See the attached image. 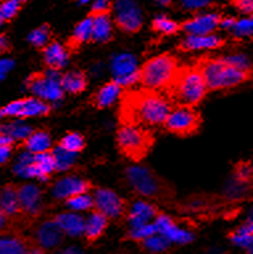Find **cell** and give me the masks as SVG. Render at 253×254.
I'll return each instance as SVG.
<instances>
[{
	"label": "cell",
	"instance_id": "obj_55",
	"mask_svg": "<svg viewBox=\"0 0 253 254\" xmlns=\"http://www.w3.org/2000/svg\"><path fill=\"white\" fill-rule=\"evenodd\" d=\"M246 251H247V253H248V254H253V243H252V244H251L250 247L247 248Z\"/></svg>",
	"mask_w": 253,
	"mask_h": 254
},
{
	"label": "cell",
	"instance_id": "obj_7",
	"mask_svg": "<svg viewBox=\"0 0 253 254\" xmlns=\"http://www.w3.org/2000/svg\"><path fill=\"white\" fill-rule=\"evenodd\" d=\"M202 120L194 107L177 106L170 111L163 126L168 132L178 137L193 136L199 130Z\"/></svg>",
	"mask_w": 253,
	"mask_h": 254
},
{
	"label": "cell",
	"instance_id": "obj_18",
	"mask_svg": "<svg viewBox=\"0 0 253 254\" xmlns=\"http://www.w3.org/2000/svg\"><path fill=\"white\" fill-rule=\"evenodd\" d=\"M224 44V40L215 33L203 36H189L178 45L181 52H194V50L218 49Z\"/></svg>",
	"mask_w": 253,
	"mask_h": 254
},
{
	"label": "cell",
	"instance_id": "obj_14",
	"mask_svg": "<svg viewBox=\"0 0 253 254\" xmlns=\"http://www.w3.org/2000/svg\"><path fill=\"white\" fill-rule=\"evenodd\" d=\"M222 16L216 12L200 13L193 19L187 20L182 24V29L189 36H203L211 34L219 28V21Z\"/></svg>",
	"mask_w": 253,
	"mask_h": 254
},
{
	"label": "cell",
	"instance_id": "obj_8",
	"mask_svg": "<svg viewBox=\"0 0 253 254\" xmlns=\"http://www.w3.org/2000/svg\"><path fill=\"white\" fill-rule=\"evenodd\" d=\"M27 88L38 99L57 102L64 96V90L61 86V75L58 71H40L30 74L25 82Z\"/></svg>",
	"mask_w": 253,
	"mask_h": 254
},
{
	"label": "cell",
	"instance_id": "obj_25",
	"mask_svg": "<svg viewBox=\"0 0 253 254\" xmlns=\"http://www.w3.org/2000/svg\"><path fill=\"white\" fill-rule=\"evenodd\" d=\"M87 84H88V78L86 72L82 70H73L61 75L62 90L73 95H78L81 92H84L87 88Z\"/></svg>",
	"mask_w": 253,
	"mask_h": 254
},
{
	"label": "cell",
	"instance_id": "obj_6",
	"mask_svg": "<svg viewBox=\"0 0 253 254\" xmlns=\"http://www.w3.org/2000/svg\"><path fill=\"white\" fill-rule=\"evenodd\" d=\"M197 67L202 72L208 90H226L236 87L248 79V72L231 67L220 58L218 60H202Z\"/></svg>",
	"mask_w": 253,
	"mask_h": 254
},
{
	"label": "cell",
	"instance_id": "obj_36",
	"mask_svg": "<svg viewBox=\"0 0 253 254\" xmlns=\"http://www.w3.org/2000/svg\"><path fill=\"white\" fill-rule=\"evenodd\" d=\"M157 233V228H156L155 224H144V225H140V227H135L129 231L127 239L132 240V241H136V243H141L148 237L156 235Z\"/></svg>",
	"mask_w": 253,
	"mask_h": 254
},
{
	"label": "cell",
	"instance_id": "obj_51",
	"mask_svg": "<svg viewBox=\"0 0 253 254\" xmlns=\"http://www.w3.org/2000/svg\"><path fill=\"white\" fill-rule=\"evenodd\" d=\"M8 50V42L7 38L4 36H0V53H4Z\"/></svg>",
	"mask_w": 253,
	"mask_h": 254
},
{
	"label": "cell",
	"instance_id": "obj_9",
	"mask_svg": "<svg viewBox=\"0 0 253 254\" xmlns=\"http://www.w3.org/2000/svg\"><path fill=\"white\" fill-rule=\"evenodd\" d=\"M115 23L125 33H136L143 27V13L135 0H116Z\"/></svg>",
	"mask_w": 253,
	"mask_h": 254
},
{
	"label": "cell",
	"instance_id": "obj_28",
	"mask_svg": "<svg viewBox=\"0 0 253 254\" xmlns=\"http://www.w3.org/2000/svg\"><path fill=\"white\" fill-rule=\"evenodd\" d=\"M50 145H52V141H50L49 133L45 130H36V132L30 133L24 140L23 146L28 149L32 154H38V153L48 152Z\"/></svg>",
	"mask_w": 253,
	"mask_h": 254
},
{
	"label": "cell",
	"instance_id": "obj_20",
	"mask_svg": "<svg viewBox=\"0 0 253 254\" xmlns=\"http://www.w3.org/2000/svg\"><path fill=\"white\" fill-rule=\"evenodd\" d=\"M108 221H110V219L106 215H103L102 212H99L96 209L92 211L84 223V235L87 243L94 244L95 241H98L108 227Z\"/></svg>",
	"mask_w": 253,
	"mask_h": 254
},
{
	"label": "cell",
	"instance_id": "obj_29",
	"mask_svg": "<svg viewBox=\"0 0 253 254\" xmlns=\"http://www.w3.org/2000/svg\"><path fill=\"white\" fill-rule=\"evenodd\" d=\"M33 165L36 169V174L38 179H48L54 170H57L56 158L52 152H44L33 154Z\"/></svg>",
	"mask_w": 253,
	"mask_h": 254
},
{
	"label": "cell",
	"instance_id": "obj_31",
	"mask_svg": "<svg viewBox=\"0 0 253 254\" xmlns=\"http://www.w3.org/2000/svg\"><path fill=\"white\" fill-rule=\"evenodd\" d=\"M251 191L250 183L242 182L234 177L230 182L224 187V196L228 197L230 200H239L247 196V193Z\"/></svg>",
	"mask_w": 253,
	"mask_h": 254
},
{
	"label": "cell",
	"instance_id": "obj_11",
	"mask_svg": "<svg viewBox=\"0 0 253 254\" xmlns=\"http://www.w3.org/2000/svg\"><path fill=\"white\" fill-rule=\"evenodd\" d=\"M64 239L65 233L62 232V229L57 225L53 219H48L34 228L30 243L33 247H37L46 252L60 247Z\"/></svg>",
	"mask_w": 253,
	"mask_h": 254
},
{
	"label": "cell",
	"instance_id": "obj_2",
	"mask_svg": "<svg viewBox=\"0 0 253 254\" xmlns=\"http://www.w3.org/2000/svg\"><path fill=\"white\" fill-rule=\"evenodd\" d=\"M204 78L197 66H183L178 68L173 80L163 92L171 104L183 107L198 106L207 92Z\"/></svg>",
	"mask_w": 253,
	"mask_h": 254
},
{
	"label": "cell",
	"instance_id": "obj_15",
	"mask_svg": "<svg viewBox=\"0 0 253 254\" xmlns=\"http://www.w3.org/2000/svg\"><path fill=\"white\" fill-rule=\"evenodd\" d=\"M92 189L91 183L86 179L77 178V177H66L60 179L53 187V195L57 199L66 200L68 197L78 195V193H86Z\"/></svg>",
	"mask_w": 253,
	"mask_h": 254
},
{
	"label": "cell",
	"instance_id": "obj_13",
	"mask_svg": "<svg viewBox=\"0 0 253 254\" xmlns=\"http://www.w3.org/2000/svg\"><path fill=\"white\" fill-rule=\"evenodd\" d=\"M17 193L24 219L27 223L33 221L42 212V191L34 185H21L17 186Z\"/></svg>",
	"mask_w": 253,
	"mask_h": 254
},
{
	"label": "cell",
	"instance_id": "obj_12",
	"mask_svg": "<svg viewBox=\"0 0 253 254\" xmlns=\"http://www.w3.org/2000/svg\"><path fill=\"white\" fill-rule=\"evenodd\" d=\"M0 209L11 219L15 229H17L19 224H27L20 205L17 185L15 183H7L0 187Z\"/></svg>",
	"mask_w": 253,
	"mask_h": 254
},
{
	"label": "cell",
	"instance_id": "obj_4",
	"mask_svg": "<svg viewBox=\"0 0 253 254\" xmlns=\"http://www.w3.org/2000/svg\"><path fill=\"white\" fill-rule=\"evenodd\" d=\"M133 190L145 197L156 200H169L174 196V189L169 182L145 166H131L125 171Z\"/></svg>",
	"mask_w": 253,
	"mask_h": 254
},
{
	"label": "cell",
	"instance_id": "obj_3",
	"mask_svg": "<svg viewBox=\"0 0 253 254\" xmlns=\"http://www.w3.org/2000/svg\"><path fill=\"white\" fill-rule=\"evenodd\" d=\"M179 64L173 54L164 53L148 60L139 68V82L143 87L164 92L173 80Z\"/></svg>",
	"mask_w": 253,
	"mask_h": 254
},
{
	"label": "cell",
	"instance_id": "obj_27",
	"mask_svg": "<svg viewBox=\"0 0 253 254\" xmlns=\"http://www.w3.org/2000/svg\"><path fill=\"white\" fill-rule=\"evenodd\" d=\"M91 34H92V17L88 16V17L82 20L81 23L77 24V27L74 28V32H73V36L68 41V49L72 53L77 52L82 46V44L91 41Z\"/></svg>",
	"mask_w": 253,
	"mask_h": 254
},
{
	"label": "cell",
	"instance_id": "obj_34",
	"mask_svg": "<svg viewBox=\"0 0 253 254\" xmlns=\"http://www.w3.org/2000/svg\"><path fill=\"white\" fill-rule=\"evenodd\" d=\"M231 33L236 38H248L253 36V16H246L235 20Z\"/></svg>",
	"mask_w": 253,
	"mask_h": 254
},
{
	"label": "cell",
	"instance_id": "obj_35",
	"mask_svg": "<svg viewBox=\"0 0 253 254\" xmlns=\"http://www.w3.org/2000/svg\"><path fill=\"white\" fill-rule=\"evenodd\" d=\"M84 138L80 133H68L66 136L60 141L58 146H61L65 150H68L70 153H78L81 150H84Z\"/></svg>",
	"mask_w": 253,
	"mask_h": 254
},
{
	"label": "cell",
	"instance_id": "obj_10",
	"mask_svg": "<svg viewBox=\"0 0 253 254\" xmlns=\"http://www.w3.org/2000/svg\"><path fill=\"white\" fill-rule=\"evenodd\" d=\"M94 208L108 219H119L128 212L127 201L108 189H98L94 193Z\"/></svg>",
	"mask_w": 253,
	"mask_h": 254
},
{
	"label": "cell",
	"instance_id": "obj_60",
	"mask_svg": "<svg viewBox=\"0 0 253 254\" xmlns=\"http://www.w3.org/2000/svg\"><path fill=\"white\" fill-rule=\"evenodd\" d=\"M0 133H1V128H0Z\"/></svg>",
	"mask_w": 253,
	"mask_h": 254
},
{
	"label": "cell",
	"instance_id": "obj_39",
	"mask_svg": "<svg viewBox=\"0 0 253 254\" xmlns=\"http://www.w3.org/2000/svg\"><path fill=\"white\" fill-rule=\"evenodd\" d=\"M143 244V247L147 249V251L151 252H163L165 251L168 247H169L170 241L161 233H156V235L151 236V237H148L144 241H141Z\"/></svg>",
	"mask_w": 253,
	"mask_h": 254
},
{
	"label": "cell",
	"instance_id": "obj_54",
	"mask_svg": "<svg viewBox=\"0 0 253 254\" xmlns=\"http://www.w3.org/2000/svg\"><path fill=\"white\" fill-rule=\"evenodd\" d=\"M91 0H78V4L80 5H84V4H90Z\"/></svg>",
	"mask_w": 253,
	"mask_h": 254
},
{
	"label": "cell",
	"instance_id": "obj_42",
	"mask_svg": "<svg viewBox=\"0 0 253 254\" xmlns=\"http://www.w3.org/2000/svg\"><path fill=\"white\" fill-rule=\"evenodd\" d=\"M21 4H23L21 0H4L3 3L0 4V11L4 20L13 19L21 8Z\"/></svg>",
	"mask_w": 253,
	"mask_h": 254
},
{
	"label": "cell",
	"instance_id": "obj_40",
	"mask_svg": "<svg viewBox=\"0 0 253 254\" xmlns=\"http://www.w3.org/2000/svg\"><path fill=\"white\" fill-rule=\"evenodd\" d=\"M52 153H53L54 158H56L57 170H66V169L72 166L73 163H74V159H76L74 153L68 152V150H65L61 146H57Z\"/></svg>",
	"mask_w": 253,
	"mask_h": 254
},
{
	"label": "cell",
	"instance_id": "obj_17",
	"mask_svg": "<svg viewBox=\"0 0 253 254\" xmlns=\"http://www.w3.org/2000/svg\"><path fill=\"white\" fill-rule=\"evenodd\" d=\"M155 225L159 233L164 235L169 241H173V243L187 244L194 240V236L191 233L179 229L169 216L163 213H159V216L156 217Z\"/></svg>",
	"mask_w": 253,
	"mask_h": 254
},
{
	"label": "cell",
	"instance_id": "obj_19",
	"mask_svg": "<svg viewBox=\"0 0 253 254\" xmlns=\"http://www.w3.org/2000/svg\"><path fill=\"white\" fill-rule=\"evenodd\" d=\"M42 56H44V64L49 70L58 71L66 66L69 61V54L64 46L60 42H49L48 45L42 48Z\"/></svg>",
	"mask_w": 253,
	"mask_h": 254
},
{
	"label": "cell",
	"instance_id": "obj_57",
	"mask_svg": "<svg viewBox=\"0 0 253 254\" xmlns=\"http://www.w3.org/2000/svg\"><path fill=\"white\" fill-rule=\"evenodd\" d=\"M3 21H5V20H4L3 15H1V11H0V25H1V24H3Z\"/></svg>",
	"mask_w": 253,
	"mask_h": 254
},
{
	"label": "cell",
	"instance_id": "obj_30",
	"mask_svg": "<svg viewBox=\"0 0 253 254\" xmlns=\"http://www.w3.org/2000/svg\"><path fill=\"white\" fill-rule=\"evenodd\" d=\"M112 71L115 76H121L131 74L137 70L136 58L132 54H120L112 60Z\"/></svg>",
	"mask_w": 253,
	"mask_h": 254
},
{
	"label": "cell",
	"instance_id": "obj_41",
	"mask_svg": "<svg viewBox=\"0 0 253 254\" xmlns=\"http://www.w3.org/2000/svg\"><path fill=\"white\" fill-rule=\"evenodd\" d=\"M7 130H1V132L7 133L8 136H11L13 140H20L24 141L29 136L30 133L33 132L32 128L25 124H21V123H15V124H12V126L7 127Z\"/></svg>",
	"mask_w": 253,
	"mask_h": 254
},
{
	"label": "cell",
	"instance_id": "obj_47",
	"mask_svg": "<svg viewBox=\"0 0 253 254\" xmlns=\"http://www.w3.org/2000/svg\"><path fill=\"white\" fill-rule=\"evenodd\" d=\"M11 229H15L11 219H9V217H8L7 215L0 209V235H3V233L11 231Z\"/></svg>",
	"mask_w": 253,
	"mask_h": 254
},
{
	"label": "cell",
	"instance_id": "obj_22",
	"mask_svg": "<svg viewBox=\"0 0 253 254\" xmlns=\"http://www.w3.org/2000/svg\"><path fill=\"white\" fill-rule=\"evenodd\" d=\"M52 219L56 221L57 225L62 229L65 235L72 236V237H78V236L84 235L86 220L78 213H60V215H56Z\"/></svg>",
	"mask_w": 253,
	"mask_h": 254
},
{
	"label": "cell",
	"instance_id": "obj_16",
	"mask_svg": "<svg viewBox=\"0 0 253 254\" xmlns=\"http://www.w3.org/2000/svg\"><path fill=\"white\" fill-rule=\"evenodd\" d=\"M32 243L17 229L0 235V254H28Z\"/></svg>",
	"mask_w": 253,
	"mask_h": 254
},
{
	"label": "cell",
	"instance_id": "obj_45",
	"mask_svg": "<svg viewBox=\"0 0 253 254\" xmlns=\"http://www.w3.org/2000/svg\"><path fill=\"white\" fill-rule=\"evenodd\" d=\"M91 4H92V13L91 15L108 13L111 8L110 0H91Z\"/></svg>",
	"mask_w": 253,
	"mask_h": 254
},
{
	"label": "cell",
	"instance_id": "obj_49",
	"mask_svg": "<svg viewBox=\"0 0 253 254\" xmlns=\"http://www.w3.org/2000/svg\"><path fill=\"white\" fill-rule=\"evenodd\" d=\"M13 66V62L9 61V60H3V61H0V79H3L5 74H7L9 70Z\"/></svg>",
	"mask_w": 253,
	"mask_h": 254
},
{
	"label": "cell",
	"instance_id": "obj_32",
	"mask_svg": "<svg viewBox=\"0 0 253 254\" xmlns=\"http://www.w3.org/2000/svg\"><path fill=\"white\" fill-rule=\"evenodd\" d=\"M66 205L73 211H88L94 208V197L88 193H78L66 199Z\"/></svg>",
	"mask_w": 253,
	"mask_h": 254
},
{
	"label": "cell",
	"instance_id": "obj_37",
	"mask_svg": "<svg viewBox=\"0 0 253 254\" xmlns=\"http://www.w3.org/2000/svg\"><path fill=\"white\" fill-rule=\"evenodd\" d=\"M50 38V28L49 25H41L38 27L37 29L30 32L29 37H28V41L32 44L36 48H44V46L48 45Z\"/></svg>",
	"mask_w": 253,
	"mask_h": 254
},
{
	"label": "cell",
	"instance_id": "obj_5",
	"mask_svg": "<svg viewBox=\"0 0 253 254\" xmlns=\"http://www.w3.org/2000/svg\"><path fill=\"white\" fill-rule=\"evenodd\" d=\"M117 149L133 162H140L155 145V136L141 126H121L116 134Z\"/></svg>",
	"mask_w": 253,
	"mask_h": 254
},
{
	"label": "cell",
	"instance_id": "obj_24",
	"mask_svg": "<svg viewBox=\"0 0 253 254\" xmlns=\"http://www.w3.org/2000/svg\"><path fill=\"white\" fill-rule=\"evenodd\" d=\"M92 17V34L91 41L106 44L112 38V23L108 13L91 15Z\"/></svg>",
	"mask_w": 253,
	"mask_h": 254
},
{
	"label": "cell",
	"instance_id": "obj_23",
	"mask_svg": "<svg viewBox=\"0 0 253 254\" xmlns=\"http://www.w3.org/2000/svg\"><path fill=\"white\" fill-rule=\"evenodd\" d=\"M159 209L156 205L145 203V201H137L128 212V223L132 228L140 227L144 224L151 223L152 219L159 216Z\"/></svg>",
	"mask_w": 253,
	"mask_h": 254
},
{
	"label": "cell",
	"instance_id": "obj_21",
	"mask_svg": "<svg viewBox=\"0 0 253 254\" xmlns=\"http://www.w3.org/2000/svg\"><path fill=\"white\" fill-rule=\"evenodd\" d=\"M120 84L115 82V80H111V82L106 83L104 86H102L98 91L95 92L94 95L91 96V106L95 107L96 110H103L106 107L112 106L115 100L120 96Z\"/></svg>",
	"mask_w": 253,
	"mask_h": 254
},
{
	"label": "cell",
	"instance_id": "obj_33",
	"mask_svg": "<svg viewBox=\"0 0 253 254\" xmlns=\"http://www.w3.org/2000/svg\"><path fill=\"white\" fill-rule=\"evenodd\" d=\"M152 28L153 31H156L157 33L165 34V36H170V34L177 33L179 31V25H178L174 20L169 19L168 16L160 15L157 16L153 23H152Z\"/></svg>",
	"mask_w": 253,
	"mask_h": 254
},
{
	"label": "cell",
	"instance_id": "obj_53",
	"mask_svg": "<svg viewBox=\"0 0 253 254\" xmlns=\"http://www.w3.org/2000/svg\"><path fill=\"white\" fill-rule=\"evenodd\" d=\"M153 1L159 5H163V7H168L171 4V0H153Z\"/></svg>",
	"mask_w": 253,
	"mask_h": 254
},
{
	"label": "cell",
	"instance_id": "obj_44",
	"mask_svg": "<svg viewBox=\"0 0 253 254\" xmlns=\"http://www.w3.org/2000/svg\"><path fill=\"white\" fill-rule=\"evenodd\" d=\"M235 8L246 16H253V0H234Z\"/></svg>",
	"mask_w": 253,
	"mask_h": 254
},
{
	"label": "cell",
	"instance_id": "obj_59",
	"mask_svg": "<svg viewBox=\"0 0 253 254\" xmlns=\"http://www.w3.org/2000/svg\"><path fill=\"white\" fill-rule=\"evenodd\" d=\"M21 1H23V3H24V1H28V0H21Z\"/></svg>",
	"mask_w": 253,
	"mask_h": 254
},
{
	"label": "cell",
	"instance_id": "obj_1",
	"mask_svg": "<svg viewBox=\"0 0 253 254\" xmlns=\"http://www.w3.org/2000/svg\"><path fill=\"white\" fill-rule=\"evenodd\" d=\"M173 104L163 92L139 88L120 92L117 118L121 126H161L173 110Z\"/></svg>",
	"mask_w": 253,
	"mask_h": 254
},
{
	"label": "cell",
	"instance_id": "obj_26",
	"mask_svg": "<svg viewBox=\"0 0 253 254\" xmlns=\"http://www.w3.org/2000/svg\"><path fill=\"white\" fill-rule=\"evenodd\" d=\"M50 106L42 99L38 98H25L20 100V108L17 118L27 119L34 116H45L50 112Z\"/></svg>",
	"mask_w": 253,
	"mask_h": 254
},
{
	"label": "cell",
	"instance_id": "obj_56",
	"mask_svg": "<svg viewBox=\"0 0 253 254\" xmlns=\"http://www.w3.org/2000/svg\"><path fill=\"white\" fill-rule=\"evenodd\" d=\"M248 220L253 221V207L250 209V212H248Z\"/></svg>",
	"mask_w": 253,
	"mask_h": 254
},
{
	"label": "cell",
	"instance_id": "obj_52",
	"mask_svg": "<svg viewBox=\"0 0 253 254\" xmlns=\"http://www.w3.org/2000/svg\"><path fill=\"white\" fill-rule=\"evenodd\" d=\"M28 254H45V252L42 251V249H40V248L33 247V245H32L29 249V252H28Z\"/></svg>",
	"mask_w": 253,
	"mask_h": 254
},
{
	"label": "cell",
	"instance_id": "obj_50",
	"mask_svg": "<svg viewBox=\"0 0 253 254\" xmlns=\"http://www.w3.org/2000/svg\"><path fill=\"white\" fill-rule=\"evenodd\" d=\"M11 156V146L0 145V165H4Z\"/></svg>",
	"mask_w": 253,
	"mask_h": 254
},
{
	"label": "cell",
	"instance_id": "obj_43",
	"mask_svg": "<svg viewBox=\"0 0 253 254\" xmlns=\"http://www.w3.org/2000/svg\"><path fill=\"white\" fill-rule=\"evenodd\" d=\"M234 177L236 179H239V181H242V182L251 183V181L253 178V165L247 162L239 163L236 169H235Z\"/></svg>",
	"mask_w": 253,
	"mask_h": 254
},
{
	"label": "cell",
	"instance_id": "obj_58",
	"mask_svg": "<svg viewBox=\"0 0 253 254\" xmlns=\"http://www.w3.org/2000/svg\"><path fill=\"white\" fill-rule=\"evenodd\" d=\"M250 187H251V191L253 192V178H252V181H251V183H250Z\"/></svg>",
	"mask_w": 253,
	"mask_h": 254
},
{
	"label": "cell",
	"instance_id": "obj_38",
	"mask_svg": "<svg viewBox=\"0 0 253 254\" xmlns=\"http://www.w3.org/2000/svg\"><path fill=\"white\" fill-rule=\"evenodd\" d=\"M220 60H222L226 64L231 66V67L239 68V70H242V71L250 72L251 70V61L246 54H243V53L230 54V56H226V57L220 58Z\"/></svg>",
	"mask_w": 253,
	"mask_h": 254
},
{
	"label": "cell",
	"instance_id": "obj_46",
	"mask_svg": "<svg viewBox=\"0 0 253 254\" xmlns=\"http://www.w3.org/2000/svg\"><path fill=\"white\" fill-rule=\"evenodd\" d=\"M182 7L186 9H202L211 4V0H181Z\"/></svg>",
	"mask_w": 253,
	"mask_h": 254
},
{
	"label": "cell",
	"instance_id": "obj_48",
	"mask_svg": "<svg viewBox=\"0 0 253 254\" xmlns=\"http://www.w3.org/2000/svg\"><path fill=\"white\" fill-rule=\"evenodd\" d=\"M235 20L234 17H230V16H227V17H222L219 21V28L224 29V31H231L232 27H234L235 24Z\"/></svg>",
	"mask_w": 253,
	"mask_h": 254
}]
</instances>
